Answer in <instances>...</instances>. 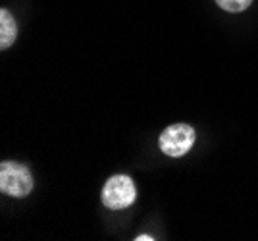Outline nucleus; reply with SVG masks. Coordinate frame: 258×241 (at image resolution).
Returning a JSON list of instances; mask_svg holds the SVG:
<instances>
[{
  "instance_id": "3",
  "label": "nucleus",
  "mask_w": 258,
  "mask_h": 241,
  "mask_svg": "<svg viewBox=\"0 0 258 241\" xmlns=\"http://www.w3.org/2000/svg\"><path fill=\"white\" fill-rule=\"evenodd\" d=\"M197 141V133L191 126L187 124H175V126H170L166 128L164 132L160 133V151L168 156H183L191 151V147Z\"/></svg>"
},
{
  "instance_id": "5",
  "label": "nucleus",
  "mask_w": 258,
  "mask_h": 241,
  "mask_svg": "<svg viewBox=\"0 0 258 241\" xmlns=\"http://www.w3.org/2000/svg\"><path fill=\"white\" fill-rule=\"evenodd\" d=\"M216 4L226 12L231 14H239V12H245L252 4V0H216Z\"/></svg>"
},
{
  "instance_id": "2",
  "label": "nucleus",
  "mask_w": 258,
  "mask_h": 241,
  "mask_svg": "<svg viewBox=\"0 0 258 241\" xmlns=\"http://www.w3.org/2000/svg\"><path fill=\"white\" fill-rule=\"evenodd\" d=\"M100 199L104 203V207L112 208V210H119V208H127L135 203L137 199V189L133 179L125 174L112 175L108 179L104 187H102V193Z\"/></svg>"
},
{
  "instance_id": "1",
  "label": "nucleus",
  "mask_w": 258,
  "mask_h": 241,
  "mask_svg": "<svg viewBox=\"0 0 258 241\" xmlns=\"http://www.w3.org/2000/svg\"><path fill=\"white\" fill-rule=\"evenodd\" d=\"M33 175L27 166L6 160L0 164V191L16 199H23L31 193Z\"/></svg>"
},
{
  "instance_id": "6",
  "label": "nucleus",
  "mask_w": 258,
  "mask_h": 241,
  "mask_svg": "<svg viewBox=\"0 0 258 241\" xmlns=\"http://www.w3.org/2000/svg\"><path fill=\"white\" fill-rule=\"evenodd\" d=\"M137 241H152L154 237H151V235H139V237H135Z\"/></svg>"
},
{
  "instance_id": "4",
  "label": "nucleus",
  "mask_w": 258,
  "mask_h": 241,
  "mask_svg": "<svg viewBox=\"0 0 258 241\" xmlns=\"http://www.w3.org/2000/svg\"><path fill=\"white\" fill-rule=\"evenodd\" d=\"M18 37V27H16V22L12 18V14L6 8L0 10V48L6 50L10 48L14 41Z\"/></svg>"
}]
</instances>
